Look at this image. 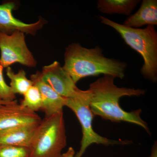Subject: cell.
I'll return each mask as SVG.
<instances>
[{
  "mask_svg": "<svg viewBox=\"0 0 157 157\" xmlns=\"http://www.w3.org/2000/svg\"><path fill=\"white\" fill-rule=\"evenodd\" d=\"M114 79L113 76L104 75L90 84V106L93 114L113 122H127L135 124L149 133L147 124L140 117L141 109L127 112L119 104L122 97L143 95L145 90L118 87L114 84Z\"/></svg>",
  "mask_w": 157,
  "mask_h": 157,
  "instance_id": "1",
  "label": "cell"
},
{
  "mask_svg": "<svg viewBox=\"0 0 157 157\" xmlns=\"http://www.w3.org/2000/svg\"><path fill=\"white\" fill-rule=\"evenodd\" d=\"M64 58L63 67L76 83L85 77L100 74L123 79L128 66L125 62L104 56L99 46L88 48L79 43L68 45Z\"/></svg>",
  "mask_w": 157,
  "mask_h": 157,
  "instance_id": "2",
  "label": "cell"
},
{
  "mask_svg": "<svg viewBox=\"0 0 157 157\" xmlns=\"http://www.w3.org/2000/svg\"><path fill=\"white\" fill-rule=\"evenodd\" d=\"M101 22L117 32L127 45L138 52L143 59L140 72L144 77L156 82L157 80V32L155 26L145 28L128 27L107 17L100 16Z\"/></svg>",
  "mask_w": 157,
  "mask_h": 157,
  "instance_id": "3",
  "label": "cell"
},
{
  "mask_svg": "<svg viewBox=\"0 0 157 157\" xmlns=\"http://www.w3.org/2000/svg\"><path fill=\"white\" fill-rule=\"evenodd\" d=\"M66 146V128L62 111L42 120L31 141L29 157H62Z\"/></svg>",
  "mask_w": 157,
  "mask_h": 157,
  "instance_id": "4",
  "label": "cell"
},
{
  "mask_svg": "<svg viewBox=\"0 0 157 157\" xmlns=\"http://www.w3.org/2000/svg\"><path fill=\"white\" fill-rule=\"evenodd\" d=\"M90 91L78 89L73 98H67L65 106L72 110L77 117L82 128V137L80 149L74 157H82L88 147L92 144H103L106 146L114 144H128L130 141L113 140L101 136L93 128L94 115L90 106Z\"/></svg>",
  "mask_w": 157,
  "mask_h": 157,
  "instance_id": "5",
  "label": "cell"
},
{
  "mask_svg": "<svg viewBox=\"0 0 157 157\" xmlns=\"http://www.w3.org/2000/svg\"><path fill=\"white\" fill-rule=\"evenodd\" d=\"M0 65L3 68L18 63L35 67L37 61L28 47L25 34L16 31L11 34L0 32Z\"/></svg>",
  "mask_w": 157,
  "mask_h": 157,
  "instance_id": "6",
  "label": "cell"
},
{
  "mask_svg": "<svg viewBox=\"0 0 157 157\" xmlns=\"http://www.w3.org/2000/svg\"><path fill=\"white\" fill-rule=\"evenodd\" d=\"M41 117L33 112L18 104L16 100L0 105V131L26 126H38Z\"/></svg>",
  "mask_w": 157,
  "mask_h": 157,
  "instance_id": "7",
  "label": "cell"
},
{
  "mask_svg": "<svg viewBox=\"0 0 157 157\" xmlns=\"http://www.w3.org/2000/svg\"><path fill=\"white\" fill-rule=\"evenodd\" d=\"M40 74L42 80L63 98H73L78 89L71 76L56 61L44 66Z\"/></svg>",
  "mask_w": 157,
  "mask_h": 157,
  "instance_id": "8",
  "label": "cell"
},
{
  "mask_svg": "<svg viewBox=\"0 0 157 157\" xmlns=\"http://www.w3.org/2000/svg\"><path fill=\"white\" fill-rule=\"evenodd\" d=\"M16 7L14 2H7L0 5V32L11 34L16 31L35 36L43 28L46 21L42 17L33 23H26L15 18L12 11Z\"/></svg>",
  "mask_w": 157,
  "mask_h": 157,
  "instance_id": "9",
  "label": "cell"
},
{
  "mask_svg": "<svg viewBox=\"0 0 157 157\" xmlns=\"http://www.w3.org/2000/svg\"><path fill=\"white\" fill-rule=\"evenodd\" d=\"M30 80L41 93L42 101L41 110L45 113V117L51 116L63 111L67 98L59 95L42 80L40 71L31 75Z\"/></svg>",
  "mask_w": 157,
  "mask_h": 157,
  "instance_id": "10",
  "label": "cell"
},
{
  "mask_svg": "<svg viewBox=\"0 0 157 157\" xmlns=\"http://www.w3.org/2000/svg\"><path fill=\"white\" fill-rule=\"evenodd\" d=\"M122 25L135 29L145 25H157V0H143L138 11L129 15Z\"/></svg>",
  "mask_w": 157,
  "mask_h": 157,
  "instance_id": "11",
  "label": "cell"
},
{
  "mask_svg": "<svg viewBox=\"0 0 157 157\" xmlns=\"http://www.w3.org/2000/svg\"><path fill=\"white\" fill-rule=\"evenodd\" d=\"M38 126L16 127L0 131V144L29 147Z\"/></svg>",
  "mask_w": 157,
  "mask_h": 157,
  "instance_id": "12",
  "label": "cell"
},
{
  "mask_svg": "<svg viewBox=\"0 0 157 157\" xmlns=\"http://www.w3.org/2000/svg\"><path fill=\"white\" fill-rule=\"evenodd\" d=\"M140 2L139 0H99L97 7L104 14L129 16Z\"/></svg>",
  "mask_w": 157,
  "mask_h": 157,
  "instance_id": "13",
  "label": "cell"
},
{
  "mask_svg": "<svg viewBox=\"0 0 157 157\" xmlns=\"http://www.w3.org/2000/svg\"><path fill=\"white\" fill-rule=\"evenodd\" d=\"M6 74L10 80L9 86L14 95H23L33 85V82L27 77L26 72L22 69L15 73L10 67H8L6 69Z\"/></svg>",
  "mask_w": 157,
  "mask_h": 157,
  "instance_id": "14",
  "label": "cell"
},
{
  "mask_svg": "<svg viewBox=\"0 0 157 157\" xmlns=\"http://www.w3.org/2000/svg\"><path fill=\"white\" fill-rule=\"evenodd\" d=\"M24 98L21 104L23 107L36 112L41 110L42 101L39 89L33 85L23 95Z\"/></svg>",
  "mask_w": 157,
  "mask_h": 157,
  "instance_id": "15",
  "label": "cell"
},
{
  "mask_svg": "<svg viewBox=\"0 0 157 157\" xmlns=\"http://www.w3.org/2000/svg\"><path fill=\"white\" fill-rule=\"evenodd\" d=\"M29 147L0 144V157H29Z\"/></svg>",
  "mask_w": 157,
  "mask_h": 157,
  "instance_id": "16",
  "label": "cell"
},
{
  "mask_svg": "<svg viewBox=\"0 0 157 157\" xmlns=\"http://www.w3.org/2000/svg\"><path fill=\"white\" fill-rule=\"evenodd\" d=\"M4 68L0 65V100L7 101L16 100V96L11 91L9 86L6 83L3 74Z\"/></svg>",
  "mask_w": 157,
  "mask_h": 157,
  "instance_id": "17",
  "label": "cell"
},
{
  "mask_svg": "<svg viewBox=\"0 0 157 157\" xmlns=\"http://www.w3.org/2000/svg\"><path fill=\"white\" fill-rule=\"evenodd\" d=\"M75 155V152L73 147H70L67 151L62 155V157H74Z\"/></svg>",
  "mask_w": 157,
  "mask_h": 157,
  "instance_id": "18",
  "label": "cell"
},
{
  "mask_svg": "<svg viewBox=\"0 0 157 157\" xmlns=\"http://www.w3.org/2000/svg\"><path fill=\"white\" fill-rule=\"evenodd\" d=\"M148 157H157V142H155L152 147L151 153Z\"/></svg>",
  "mask_w": 157,
  "mask_h": 157,
  "instance_id": "19",
  "label": "cell"
},
{
  "mask_svg": "<svg viewBox=\"0 0 157 157\" xmlns=\"http://www.w3.org/2000/svg\"><path fill=\"white\" fill-rule=\"evenodd\" d=\"M12 101H2V100H0V105L1 104H9V103H11V102H12Z\"/></svg>",
  "mask_w": 157,
  "mask_h": 157,
  "instance_id": "20",
  "label": "cell"
}]
</instances>
